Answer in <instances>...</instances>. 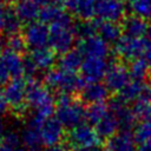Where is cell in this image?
Wrapping results in <instances>:
<instances>
[{"mask_svg": "<svg viewBox=\"0 0 151 151\" xmlns=\"http://www.w3.org/2000/svg\"><path fill=\"white\" fill-rule=\"evenodd\" d=\"M79 52L85 55L86 58H103L107 57L109 54V46L107 42H105L100 37L94 35L91 38H87L85 40H81L78 45Z\"/></svg>", "mask_w": 151, "mask_h": 151, "instance_id": "9a60e30c", "label": "cell"}, {"mask_svg": "<svg viewBox=\"0 0 151 151\" xmlns=\"http://www.w3.org/2000/svg\"><path fill=\"white\" fill-rule=\"evenodd\" d=\"M131 110H132V112L137 119L149 120L150 112H151V100H147L144 98H138L133 103Z\"/></svg>", "mask_w": 151, "mask_h": 151, "instance_id": "1f68e13d", "label": "cell"}, {"mask_svg": "<svg viewBox=\"0 0 151 151\" xmlns=\"http://www.w3.org/2000/svg\"><path fill=\"white\" fill-rule=\"evenodd\" d=\"M22 65H24V74L28 78V79H34V74L38 72V67L35 65V63L33 61L31 54L29 55H25L22 58Z\"/></svg>", "mask_w": 151, "mask_h": 151, "instance_id": "e575fe53", "label": "cell"}, {"mask_svg": "<svg viewBox=\"0 0 151 151\" xmlns=\"http://www.w3.org/2000/svg\"><path fill=\"white\" fill-rule=\"evenodd\" d=\"M11 80H12L11 74L8 73V71L6 70V67L0 63V86L7 85Z\"/></svg>", "mask_w": 151, "mask_h": 151, "instance_id": "d590c367", "label": "cell"}, {"mask_svg": "<svg viewBox=\"0 0 151 151\" xmlns=\"http://www.w3.org/2000/svg\"><path fill=\"white\" fill-rule=\"evenodd\" d=\"M146 45L145 38H131L124 34L114 44V52L120 59L132 61L144 54Z\"/></svg>", "mask_w": 151, "mask_h": 151, "instance_id": "8992f818", "label": "cell"}, {"mask_svg": "<svg viewBox=\"0 0 151 151\" xmlns=\"http://www.w3.org/2000/svg\"><path fill=\"white\" fill-rule=\"evenodd\" d=\"M109 97H110V90L106 87L105 84L101 83L86 84L79 94V99L88 105L105 103V100L109 99Z\"/></svg>", "mask_w": 151, "mask_h": 151, "instance_id": "2e32d148", "label": "cell"}, {"mask_svg": "<svg viewBox=\"0 0 151 151\" xmlns=\"http://www.w3.org/2000/svg\"><path fill=\"white\" fill-rule=\"evenodd\" d=\"M55 118L65 129H74L85 120L86 109L80 99L71 94H59L55 101Z\"/></svg>", "mask_w": 151, "mask_h": 151, "instance_id": "7a4b0ae2", "label": "cell"}, {"mask_svg": "<svg viewBox=\"0 0 151 151\" xmlns=\"http://www.w3.org/2000/svg\"><path fill=\"white\" fill-rule=\"evenodd\" d=\"M45 86L48 90H53L59 94H73L77 91H81L86 85L81 76H77L73 72L63 71L60 68L50 70L44 76Z\"/></svg>", "mask_w": 151, "mask_h": 151, "instance_id": "3957f363", "label": "cell"}, {"mask_svg": "<svg viewBox=\"0 0 151 151\" xmlns=\"http://www.w3.org/2000/svg\"><path fill=\"white\" fill-rule=\"evenodd\" d=\"M147 72H149V65L144 58H137L130 63L129 74L131 80L144 81L145 78L147 77Z\"/></svg>", "mask_w": 151, "mask_h": 151, "instance_id": "83f0119b", "label": "cell"}, {"mask_svg": "<svg viewBox=\"0 0 151 151\" xmlns=\"http://www.w3.org/2000/svg\"><path fill=\"white\" fill-rule=\"evenodd\" d=\"M100 142H107L111 137H113L119 131V123L117 117L109 112L106 117H104L94 127Z\"/></svg>", "mask_w": 151, "mask_h": 151, "instance_id": "ffe728a7", "label": "cell"}, {"mask_svg": "<svg viewBox=\"0 0 151 151\" xmlns=\"http://www.w3.org/2000/svg\"><path fill=\"white\" fill-rule=\"evenodd\" d=\"M74 33L72 27H60V26H51L50 28V47L59 54H65L71 51L74 42Z\"/></svg>", "mask_w": 151, "mask_h": 151, "instance_id": "ba28073f", "label": "cell"}, {"mask_svg": "<svg viewBox=\"0 0 151 151\" xmlns=\"http://www.w3.org/2000/svg\"><path fill=\"white\" fill-rule=\"evenodd\" d=\"M22 37L25 42L32 50L46 47L50 40V28L46 24L41 21H34L32 24L26 25Z\"/></svg>", "mask_w": 151, "mask_h": 151, "instance_id": "9c48e42d", "label": "cell"}, {"mask_svg": "<svg viewBox=\"0 0 151 151\" xmlns=\"http://www.w3.org/2000/svg\"><path fill=\"white\" fill-rule=\"evenodd\" d=\"M83 61H84L83 54L77 48V50H71L70 52L63 54L58 60V66L63 71L76 73V71L81 67Z\"/></svg>", "mask_w": 151, "mask_h": 151, "instance_id": "cb8c5ba5", "label": "cell"}, {"mask_svg": "<svg viewBox=\"0 0 151 151\" xmlns=\"http://www.w3.org/2000/svg\"><path fill=\"white\" fill-rule=\"evenodd\" d=\"M129 7L136 17L145 20L151 18V0H129Z\"/></svg>", "mask_w": 151, "mask_h": 151, "instance_id": "f1b7e54d", "label": "cell"}, {"mask_svg": "<svg viewBox=\"0 0 151 151\" xmlns=\"http://www.w3.org/2000/svg\"><path fill=\"white\" fill-rule=\"evenodd\" d=\"M7 109H8V104H7L6 99H5L4 92H1V90H0V116L5 114Z\"/></svg>", "mask_w": 151, "mask_h": 151, "instance_id": "8d00e7d4", "label": "cell"}, {"mask_svg": "<svg viewBox=\"0 0 151 151\" xmlns=\"http://www.w3.org/2000/svg\"><path fill=\"white\" fill-rule=\"evenodd\" d=\"M1 140H2V139H0V144H1Z\"/></svg>", "mask_w": 151, "mask_h": 151, "instance_id": "681fc988", "label": "cell"}, {"mask_svg": "<svg viewBox=\"0 0 151 151\" xmlns=\"http://www.w3.org/2000/svg\"><path fill=\"white\" fill-rule=\"evenodd\" d=\"M64 142L70 150H74V151H79L86 147L101 144L94 127L87 123H83L77 127L70 130Z\"/></svg>", "mask_w": 151, "mask_h": 151, "instance_id": "277c9868", "label": "cell"}, {"mask_svg": "<svg viewBox=\"0 0 151 151\" xmlns=\"http://www.w3.org/2000/svg\"><path fill=\"white\" fill-rule=\"evenodd\" d=\"M96 15L103 21L118 22L124 20L125 5L123 0H96Z\"/></svg>", "mask_w": 151, "mask_h": 151, "instance_id": "8fae6325", "label": "cell"}, {"mask_svg": "<svg viewBox=\"0 0 151 151\" xmlns=\"http://www.w3.org/2000/svg\"><path fill=\"white\" fill-rule=\"evenodd\" d=\"M136 151H151V142H144L139 144Z\"/></svg>", "mask_w": 151, "mask_h": 151, "instance_id": "f35d334b", "label": "cell"}, {"mask_svg": "<svg viewBox=\"0 0 151 151\" xmlns=\"http://www.w3.org/2000/svg\"><path fill=\"white\" fill-rule=\"evenodd\" d=\"M63 12H64L63 8H60L53 4H50V5H47L40 9L39 19L44 24H51L52 25L58 20V18L61 15Z\"/></svg>", "mask_w": 151, "mask_h": 151, "instance_id": "f546056e", "label": "cell"}, {"mask_svg": "<svg viewBox=\"0 0 151 151\" xmlns=\"http://www.w3.org/2000/svg\"><path fill=\"white\" fill-rule=\"evenodd\" d=\"M122 28H123V32L125 33V35H127V37L142 38V37L146 35L149 26H147V22L145 19L136 17V15H130L123 20Z\"/></svg>", "mask_w": 151, "mask_h": 151, "instance_id": "ac0fdd59", "label": "cell"}, {"mask_svg": "<svg viewBox=\"0 0 151 151\" xmlns=\"http://www.w3.org/2000/svg\"><path fill=\"white\" fill-rule=\"evenodd\" d=\"M26 105L33 110L32 116L40 122L51 118L55 111L54 99L50 90L37 79H28L26 85Z\"/></svg>", "mask_w": 151, "mask_h": 151, "instance_id": "6da1fadb", "label": "cell"}, {"mask_svg": "<svg viewBox=\"0 0 151 151\" xmlns=\"http://www.w3.org/2000/svg\"><path fill=\"white\" fill-rule=\"evenodd\" d=\"M73 33L80 40H85L87 38L94 37L96 32H98V20H80L77 24H73Z\"/></svg>", "mask_w": 151, "mask_h": 151, "instance_id": "d4e9b609", "label": "cell"}, {"mask_svg": "<svg viewBox=\"0 0 151 151\" xmlns=\"http://www.w3.org/2000/svg\"><path fill=\"white\" fill-rule=\"evenodd\" d=\"M6 45H7V50H9L12 52H15L18 54L22 53L26 50V46H27L26 42H25V39L21 34H14V35L7 37Z\"/></svg>", "mask_w": 151, "mask_h": 151, "instance_id": "836d02e7", "label": "cell"}, {"mask_svg": "<svg viewBox=\"0 0 151 151\" xmlns=\"http://www.w3.org/2000/svg\"><path fill=\"white\" fill-rule=\"evenodd\" d=\"M26 85L27 81L22 78L12 79L4 90L5 99L11 106L12 112L17 116H22L26 112Z\"/></svg>", "mask_w": 151, "mask_h": 151, "instance_id": "5b68a950", "label": "cell"}, {"mask_svg": "<svg viewBox=\"0 0 151 151\" xmlns=\"http://www.w3.org/2000/svg\"><path fill=\"white\" fill-rule=\"evenodd\" d=\"M133 136L136 143L142 144L144 142H151V120H144L137 125Z\"/></svg>", "mask_w": 151, "mask_h": 151, "instance_id": "d6a6232c", "label": "cell"}, {"mask_svg": "<svg viewBox=\"0 0 151 151\" xmlns=\"http://www.w3.org/2000/svg\"><path fill=\"white\" fill-rule=\"evenodd\" d=\"M44 122L38 120L33 116L28 119L25 129L21 132V143L29 151H38L42 146V140L40 136V126Z\"/></svg>", "mask_w": 151, "mask_h": 151, "instance_id": "5bb4252c", "label": "cell"}, {"mask_svg": "<svg viewBox=\"0 0 151 151\" xmlns=\"http://www.w3.org/2000/svg\"><path fill=\"white\" fill-rule=\"evenodd\" d=\"M21 24L22 22L15 12V7L0 0V32L5 33L7 37L19 34Z\"/></svg>", "mask_w": 151, "mask_h": 151, "instance_id": "7c38bea8", "label": "cell"}, {"mask_svg": "<svg viewBox=\"0 0 151 151\" xmlns=\"http://www.w3.org/2000/svg\"><path fill=\"white\" fill-rule=\"evenodd\" d=\"M123 28L117 22L98 20V34L107 44H116L122 38Z\"/></svg>", "mask_w": 151, "mask_h": 151, "instance_id": "44dd1931", "label": "cell"}, {"mask_svg": "<svg viewBox=\"0 0 151 151\" xmlns=\"http://www.w3.org/2000/svg\"><path fill=\"white\" fill-rule=\"evenodd\" d=\"M103 149H104V145L103 144H99V145L86 147V149H83V150H79V151H103Z\"/></svg>", "mask_w": 151, "mask_h": 151, "instance_id": "b9f144b4", "label": "cell"}, {"mask_svg": "<svg viewBox=\"0 0 151 151\" xmlns=\"http://www.w3.org/2000/svg\"><path fill=\"white\" fill-rule=\"evenodd\" d=\"M32 1H34L38 6H42V7H45V6L50 5V4H52V0H32Z\"/></svg>", "mask_w": 151, "mask_h": 151, "instance_id": "7bdbcfd3", "label": "cell"}, {"mask_svg": "<svg viewBox=\"0 0 151 151\" xmlns=\"http://www.w3.org/2000/svg\"><path fill=\"white\" fill-rule=\"evenodd\" d=\"M105 85L110 90V92H120L129 83H130V74L129 68L120 63V61H112L106 71L105 74Z\"/></svg>", "mask_w": 151, "mask_h": 151, "instance_id": "52a82bcc", "label": "cell"}, {"mask_svg": "<svg viewBox=\"0 0 151 151\" xmlns=\"http://www.w3.org/2000/svg\"><path fill=\"white\" fill-rule=\"evenodd\" d=\"M15 12L21 20V22L25 24H32L35 21L37 18H39V6L32 1V0H21L15 5Z\"/></svg>", "mask_w": 151, "mask_h": 151, "instance_id": "7402d4cb", "label": "cell"}, {"mask_svg": "<svg viewBox=\"0 0 151 151\" xmlns=\"http://www.w3.org/2000/svg\"><path fill=\"white\" fill-rule=\"evenodd\" d=\"M18 151H24V150H22V149H19V150H18Z\"/></svg>", "mask_w": 151, "mask_h": 151, "instance_id": "c3c4849f", "label": "cell"}, {"mask_svg": "<svg viewBox=\"0 0 151 151\" xmlns=\"http://www.w3.org/2000/svg\"><path fill=\"white\" fill-rule=\"evenodd\" d=\"M109 112H110L109 105L106 103H98V104L88 105V107L86 109V113H85V120L87 122V124L96 126L104 117L107 116Z\"/></svg>", "mask_w": 151, "mask_h": 151, "instance_id": "484cf974", "label": "cell"}, {"mask_svg": "<svg viewBox=\"0 0 151 151\" xmlns=\"http://www.w3.org/2000/svg\"><path fill=\"white\" fill-rule=\"evenodd\" d=\"M44 151H70V149H68L65 144H61V145H58V146L47 147V149H45Z\"/></svg>", "mask_w": 151, "mask_h": 151, "instance_id": "ab89813d", "label": "cell"}, {"mask_svg": "<svg viewBox=\"0 0 151 151\" xmlns=\"http://www.w3.org/2000/svg\"><path fill=\"white\" fill-rule=\"evenodd\" d=\"M21 137L17 132L11 131L4 134L0 144V151H18L21 149Z\"/></svg>", "mask_w": 151, "mask_h": 151, "instance_id": "4dcf8cb0", "label": "cell"}, {"mask_svg": "<svg viewBox=\"0 0 151 151\" xmlns=\"http://www.w3.org/2000/svg\"><path fill=\"white\" fill-rule=\"evenodd\" d=\"M145 40H146V39H145ZM146 42H147V41H146ZM143 57H144L145 61L147 63V65H149V66H151V42H147V45H146V48H145V52H144Z\"/></svg>", "mask_w": 151, "mask_h": 151, "instance_id": "74e56055", "label": "cell"}, {"mask_svg": "<svg viewBox=\"0 0 151 151\" xmlns=\"http://www.w3.org/2000/svg\"><path fill=\"white\" fill-rule=\"evenodd\" d=\"M146 81H137V80H130V83L118 93V96L125 101V103H134L142 94L144 85Z\"/></svg>", "mask_w": 151, "mask_h": 151, "instance_id": "4316f807", "label": "cell"}, {"mask_svg": "<svg viewBox=\"0 0 151 151\" xmlns=\"http://www.w3.org/2000/svg\"><path fill=\"white\" fill-rule=\"evenodd\" d=\"M64 126L57 118H48L46 119L40 126V136L42 140V145L47 147H53L61 145V142L65 140V132Z\"/></svg>", "mask_w": 151, "mask_h": 151, "instance_id": "30bf717a", "label": "cell"}, {"mask_svg": "<svg viewBox=\"0 0 151 151\" xmlns=\"http://www.w3.org/2000/svg\"><path fill=\"white\" fill-rule=\"evenodd\" d=\"M12 1H18V2H19V1H21V0H12Z\"/></svg>", "mask_w": 151, "mask_h": 151, "instance_id": "7dc6e473", "label": "cell"}, {"mask_svg": "<svg viewBox=\"0 0 151 151\" xmlns=\"http://www.w3.org/2000/svg\"><path fill=\"white\" fill-rule=\"evenodd\" d=\"M0 63L6 67V70L11 74L12 79L22 78L24 65H22V58L20 57V54L12 52L9 50H6V51H4V53L0 58Z\"/></svg>", "mask_w": 151, "mask_h": 151, "instance_id": "d6986e66", "label": "cell"}, {"mask_svg": "<svg viewBox=\"0 0 151 151\" xmlns=\"http://www.w3.org/2000/svg\"><path fill=\"white\" fill-rule=\"evenodd\" d=\"M2 46H1V42H0V58H1V55H2Z\"/></svg>", "mask_w": 151, "mask_h": 151, "instance_id": "f6af8a7d", "label": "cell"}, {"mask_svg": "<svg viewBox=\"0 0 151 151\" xmlns=\"http://www.w3.org/2000/svg\"><path fill=\"white\" fill-rule=\"evenodd\" d=\"M4 134H5V125H4L2 120L0 119V139H2Z\"/></svg>", "mask_w": 151, "mask_h": 151, "instance_id": "ee69618b", "label": "cell"}, {"mask_svg": "<svg viewBox=\"0 0 151 151\" xmlns=\"http://www.w3.org/2000/svg\"><path fill=\"white\" fill-rule=\"evenodd\" d=\"M149 120H151V112H150V118H149Z\"/></svg>", "mask_w": 151, "mask_h": 151, "instance_id": "bcb514c9", "label": "cell"}, {"mask_svg": "<svg viewBox=\"0 0 151 151\" xmlns=\"http://www.w3.org/2000/svg\"><path fill=\"white\" fill-rule=\"evenodd\" d=\"M66 8L80 20H92L96 15V0H70Z\"/></svg>", "mask_w": 151, "mask_h": 151, "instance_id": "e0dca14e", "label": "cell"}, {"mask_svg": "<svg viewBox=\"0 0 151 151\" xmlns=\"http://www.w3.org/2000/svg\"><path fill=\"white\" fill-rule=\"evenodd\" d=\"M31 57L39 70H51L55 63V52L51 47H41L32 50Z\"/></svg>", "mask_w": 151, "mask_h": 151, "instance_id": "603a6c76", "label": "cell"}, {"mask_svg": "<svg viewBox=\"0 0 151 151\" xmlns=\"http://www.w3.org/2000/svg\"><path fill=\"white\" fill-rule=\"evenodd\" d=\"M68 1L70 0H52V4L55 5V6H58V7H60V8H64V7L67 6Z\"/></svg>", "mask_w": 151, "mask_h": 151, "instance_id": "60d3db41", "label": "cell"}, {"mask_svg": "<svg viewBox=\"0 0 151 151\" xmlns=\"http://www.w3.org/2000/svg\"><path fill=\"white\" fill-rule=\"evenodd\" d=\"M107 63L103 58H85L80 67L81 78L87 83H99L100 79L105 78L107 71Z\"/></svg>", "mask_w": 151, "mask_h": 151, "instance_id": "4fadbf2b", "label": "cell"}]
</instances>
